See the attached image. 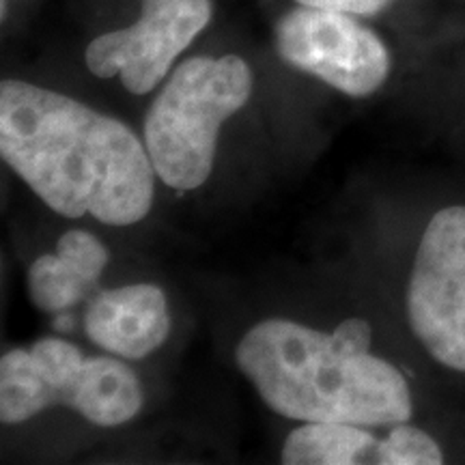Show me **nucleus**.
<instances>
[{
  "instance_id": "nucleus-1",
  "label": "nucleus",
  "mask_w": 465,
  "mask_h": 465,
  "mask_svg": "<svg viewBox=\"0 0 465 465\" xmlns=\"http://www.w3.org/2000/svg\"><path fill=\"white\" fill-rule=\"evenodd\" d=\"M0 153L61 216L130 226L153 205L158 174L136 134L63 93L3 80Z\"/></svg>"
},
{
  "instance_id": "nucleus-2",
  "label": "nucleus",
  "mask_w": 465,
  "mask_h": 465,
  "mask_svg": "<svg viewBox=\"0 0 465 465\" xmlns=\"http://www.w3.org/2000/svg\"><path fill=\"white\" fill-rule=\"evenodd\" d=\"M371 325L345 319L332 334L265 319L235 349L237 366L276 414L304 422L394 427L411 418L397 366L371 353Z\"/></svg>"
},
{
  "instance_id": "nucleus-3",
  "label": "nucleus",
  "mask_w": 465,
  "mask_h": 465,
  "mask_svg": "<svg viewBox=\"0 0 465 465\" xmlns=\"http://www.w3.org/2000/svg\"><path fill=\"white\" fill-rule=\"evenodd\" d=\"M252 95L242 56H194L174 69L144 116V147L155 174L173 190H196L216 158L220 127Z\"/></svg>"
},
{
  "instance_id": "nucleus-4",
  "label": "nucleus",
  "mask_w": 465,
  "mask_h": 465,
  "mask_svg": "<svg viewBox=\"0 0 465 465\" xmlns=\"http://www.w3.org/2000/svg\"><path fill=\"white\" fill-rule=\"evenodd\" d=\"M407 317L440 364L465 373V207L441 209L424 229L407 287Z\"/></svg>"
},
{
  "instance_id": "nucleus-5",
  "label": "nucleus",
  "mask_w": 465,
  "mask_h": 465,
  "mask_svg": "<svg viewBox=\"0 0 465 465\" xmlns=\"http://www.w3.org/2000/svg\"><path fill=\"white\" fill-rule=\"evenodd\" d=\"M276 48L289 65L349 97L371 95L391 74L381 39L342 11L300 5L278 22Z\"/></svg>"
},
{
  "instance_id": "nucleus-6",
  "label": "nucleus",
  "mask_w": 465,
  "mask_h": 465,
  "mask_svg": "<svg viewBox=\"0 0 465 465\" xmlns=\"http://www.w3.org/2000/svg\"><path fill=\"white\" fill-rule=\"evenodd\" d=\"M132 26L93 39L86 67L97 78H114L134 95L158 86L182 52L212 20V0H141Z\"/></svg>"
},
{
  "instance_id": "nucleus-7",
  "label": "nucleus",
  "mask_w": 465,
  "mask_h": 465,
  "mask_svg": "<svg viewBox=\"0 0 465 465\" xmlns=\"http://www.w3.org/2000/svg\"><path fill=\"white\" fill-rule=\"evenodd\" d=\"M84 356L63 339L37 341L0 358V418L20 424L52 405H67Z\"/></svg>"
},
{
  "instance_id": "nucleus-8",
  "label": "nucleus",
  "mask_w": 465,
  "mask_h": 465,
  "mask_svg": "<svg viewBox=\"0 0 465 465\" xmlns=\"http://www.w3.org/2000/svg\"><path fill=\"white\" fill-rule=\"evenodd\" d=\"M84 332L114 356L141 360L153 353L171 332L164 291L155 284H125L100 291L84 312Z\"/></svg>"
},
{
  "instance_id": "nucleus-9",
  "label": "nucleus",
  "mask_w": 465,
  "mask_h": 465,
  "mask_svg": "<svg viewBox=\"0 0 465 465\" xmlns=\"http://www.w3.org/2000/svg\"><path fill=\"white\" fill-rule=\"evenodd\" d=\"M108 250L89 231H67L54 254H42L28 267V295L44 312H63L95 289Z\"/></svg>"
},
{
  "instance_id": "nucleus-10",
  "label": "nucleus",
  "mask_w": 465,
  "mask_h": 465,
  "mask_svg": "<svg viewBox=\"0 0 465 465\" xmlns=\"http://www.w3.org/2000/svg\"><path fill=\"white\" fill-rule=\"evenodd\" d=\"M67 407L97 427L130 422L143 407L141 381L130 366L108 356L86 358Z\"/></svg>"
},
{
  "instance_id": "nucleus-11",
  "label": "nucleus",
  "mask_w": 465,
  "mask_h": 465,
  "mask_svg": "<svg viewBox=\"0 0 465 465\" xmlns=\"http://www.w3.org/2000/svg\"><path fill=\"white\" fill-rule=\"evenodd\" d=\"M375 438L364 427L347 422H308L295 429L282 446L287 465H353L375 450Z\"/></svg>"
},
{
  "instance_id": "nucleus-12",
  "label": "nucleus",
  "mask_w": 465,
  "mask_h": 465,
  "mask_svg": "<svg viewBox=\"0 0 465 465\" xmlns=\"http://www.w3.org/2000/svg\"><path fill=\"white\" fill-rule=\"evenodd\" d=\"M373 463L381 465H440L444 455L431 435L401 422L394 424L386 440L377 441Z\"/></svg>"
},
{
  "instance_id": "nucleus-13",
  "label": "nucleus",
  "mask_w": 465,
  "mask_h": 465,
  "mask_svg": "<svg viewBox=\"0 0 465 465\" xmlns=\"http://www.w3.org/2000/svg\"><path fill=\"white\" fill-rule=\"evenodd\" d=\"M304 7H319L342 11L349 15H375L392 3V0H295Z\"/></svg>"
},
{
  "instance_id": "nucleus-14",
  "label": "nucleus",
  "mask_w": 465,
  "mask_h": 465,
  "mask_svg": "<svg viewBox=\"0 0 465 465\" xmlns=\"http://www.w3.org/2000/svg\"><path fill=\"white\" fill-rule=\"evenodd\" d=\"M72 317H61V322H56V328L58 330H69L72 328V322H69Z\"/></svg>"
}]
</instances>
